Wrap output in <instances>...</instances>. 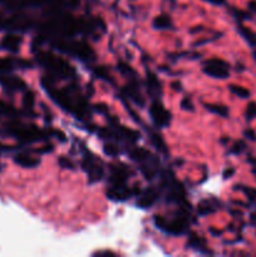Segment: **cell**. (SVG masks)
I'll return each instance as SVG.
<instances>
[{"label":"cell","instance_id":"obj_25","mask_svg":"<svg viewBox=\"0 0 256 257\" xmlns=\"http://www.w3.org/2000/svg\"><path fill=\"white\" fill-rule=\"evenodd\" d=\"M153 27H155L156 29H160V30L168 29V28L172 27V22H171V19L168 15L162 14L153 20Z\"/></svg>","mask_w":256,"mask_h":257},{"label":"cell","instance_id":"obj_1","mask_svg":"<svg viewBox=\"0 0 256 257\" xmlns=\"http://www.w3.org/2000/svg\"><path fill=\"white\" fill-rule=\"evenodd\" d=\"M95 28L89 22L82 19H74L67 14H58L45 24L43 28L47 35H53L55 38H67L79 33H89Z\"/></svg>","mask_w":256,"mask_h":257},{"label":"cell","instance_id":"obj_27","mask_svg":"<svg viewBox=\"0 0 256 257\" xmlns=\"http://www.w3.org/2000/svg\"><path fill=\"white\" fill-rule=\"evenodd\" d=\"M118 70L120 72V74H123L124 77L127 78H131L132 80H136V78H137V74H136L135 69H133L131 65H128L127 63H123V62H119L118 63Z\"/></svg>","mask_w":256,"mask_h":257},{"label":"cell","instance_id":"obj_5","mask_svg":"<svg viewBox=\"0 0 256 257\" xmlns=\"http://www.w3.org/2000/svg\"><path fill=\"white\" fill-rule=\"evenodd\" d=\"M5 127H7V132L10 136H13L23 143L37 142V141L44 140L45 136H47L43 131L38 130L35 125H24L17 120L9 122Z\"/></svg>","mask_w":256,"mask_h":257},{"label":"cell","instance_id":"obj_7","mask_svg":"<svg viewBox=\"0 0 256 257\" xmlns=\"http://www.w3.org/2000/svg\"><path fill=\"white\" fill-rule=\"evenodd\" d=\"M163 186H165L166 191H167V200L170 202L181 203L185 201V190H183V186L173 178V175L171 172L165 173Z\"/></svg>","mask_w":256,"mask_h":257},{"label":"cell","instance_id":"obj_34","mask_svg":"<svg viewBox=\"0 0 256 257\" xmlns=\"http://www.w3.org/2000/svg\"><path fill=\"white\" fill-rule=\"evenodd\" d=\"M256 117V103H250L246 109V118L247 119H252Z\"/></svg>","mask_w":256,"mask_h":257},{"label":"cell","instance_id":"obj_12","mask_svg":"<svg viewBox=\"0 0 256 257\" xmlns=\"http://www.w3.org/2000/svg\"><path fill=\"white\" fill-rule=\"evenodd\" d=\"M0 84L9 93L20 92V90H24L27 88V84H25L24 80L10 74L0 75Z\"/></svg>","mask_w":256,"mask_h":257},{"label":"cell","instance_id":"obj_15","mask_svg":"<svg viewBox=\"0 0 256 257\" xmlns=\"http://www.w3.org/2000/svg\"><path fill=\"white\" fill-rule=\"evenodd\" d=\"M123 94L127 98H130V99H132L133 102L137 105H140V107H143V105H145V99H143L142 94H141L140 85L137 84L136 80H132V82L128 83V84L123 88Z\"/></svg>","mask_w":256,"mask_h":257},{"label":"cell","instance_id":"obj_20","mask_svg":"<svg viewBox=\"0 0 256 257\" xmlns=\"http://www.w3.org/2000/svg\"><path fill=\"white\" fill-rule=\"evenodd\" d=\"M187 245L188 247L195 248V250L200 251L202 253H210V250H208L207 245H206V241L201 236L196 235V233H191Z\"/></svg>","mask_w":256,"mask_h":257},{"label":"cell","instance_id":"obj_42","mask_svg":"<svg viewBox=\"0 0 256 257\" xmlns=\"http://www.w3.org/2000/svg\"><path fill=\"white\" fill-rule=\"evenodd\" d=\"M203 2L211 3V4H215V5H221L225 3V0H203Z\"/></svg>","mask_w":256,"mask_h":257},{"label":"cell","instance_id":"obj_13","mask_svg":"<svg viewBox=\"0 0 256 257\" xmlns=\"http://www.w3.org/2000/svg\"><path fill=\"white\" fill-rule=\"evenodd\" d=\"M17 68H30V63L13 58H0V75L10 74Z\"/></svg>","mask_w":256,"mask_h":257},{"label":"cell","instance_id":"obj_40","mask_svg":"<svg viewBox=\"0 0 256 257\" xmlns=\"http://www.w3.org/2000/svg\"><path fill=\"white\" fill-rule=\"evenodd\" d=\"M233 173H235V170H233V168H230V170H226L225 172H223V177H225V178H230L231 176L233 175Z\"/></svg>","mask_w":256,"mask_h":257},{"label":"cell","instance_id":"obj_11","mask_svg":"<svg viewBox=\"0 0 256 257\" xmlns=\"http://www.w3.org/2000/svg\"><path fill=\"white\" fill-rule=\"evenodd\" d=\"M132 195L133 191H131L125 186V183H122V185H110L109 190L107 192V197L109 200L115 201V202H123V201L132 197Z\"/></svg>","mask_w":256,"mask_h":257},{"label":"cell","instance_id":"obj_26","mask_svg":"<svg viewBox=\"0 0 256 257\" xmlns=\"http://www.w3.org/2000/svg\"><path fill=\"white\" fill-rule=\"evenodd\" d=\"M238 32H240V34L242 35L243 39H245L248 44L252 45V47H256V34L252 30L247 29V28H245L243 25H238Z\"/></svg>","mask_w":256,"mask_h":257},{"label":"cell","instance_id":"obj_14","mask_svg":"<svg viewBox=\"0 0 256 257\" xmlns=\"http://www.w3.org/2000/svg\"><path fill=\"white\" fill-rule=\"evenodd\" d=\"M22 37L14 33H9L0 40V49L7 50L9 53H18L22 45Z\"/></svg>","mask_w":256,"mask_h":257},{"label":"cell","instance_id":"obj_44","mask_svg":"<svg viewBox=\"0 0 256 257\" xmlns=\"http://www.w3.org/2000/svg\"><path fill=\"white\" fill-rule=\"evenodd\" d=\"M5 29V19L0 18V30H4Z\"/></svg>","mask_w":256,"mask_h":257},{"label":"cell","instance_id":"obj_38","mask_svg":"<svg viewBox=\"0 0 256 257\" xmlns=\"http://www.w3.org/2000/svg\"><path fill=\"white\" fill-rule=\"evenodd\" d=\"M243 192L246 193V196L250 200H256V190H253V188H243Z\"/></svg>","mask_w":256,"mask_h":257},{"label":"cell","instance_id":"obj_21","mask_svg":"<svg viewBox=\"0 0 256 257\" xmlns=\"http://www.w3.org/2000/svg\"><path fill=\"white\" fill-rule=\"evenodd\" d=\"M60 2V0H10L9 5L12 8L22 7H38V5L52 4V3Z\"/></svg>","mask_w":256,"mask_h":257},{"label":"cell","instance_id":"obj_48","mask_svg":"<svg viewBox=\"0 0 256 257\" xmlns=\"http://www.w3.org/2000/svg\"><path fill=\"white\" fill-rule=\"evenodd\" d=\"M0 2H3V0H0Z\"/></svg>","mask_w":256,"mask_h":257},{"label":"cell","instance_id":"obj_33","mask_svg":"<svg viewBox=\"0 0 256 257\" xmlns=\"http://www.w3.org/2000/svg\"><path fill=\"white\" fill-rule=\"evenodd\" d=\"M104 153L107 156H110V157H115V156L119 155V148L117 147L115 145H113V143H107V145H104Z\"/></svg>","mask_w":256,"mask_h":257},{"label":"cell","instance_id":"obj_46","mask_svg":"<svg viewBox=\"0 0 256 257\" xmlns=\"http://www.w3.org/2000/svg\"><path fill=\"white\" fill-rule=\"evenodd\" d=\"M0 171H2V166H0Z\"/></svg>","mask_w":256,"mask_h":257},{"label":"cell","instance_id":"obj_37","mask_svg":"<svg viewBox=\"0 0 256 257\" xmlns=\"http://www.w3.org/2000/svg\"><path fill=\"white\" fill-rule=\"evenodd\" d=\"M243 148H245V145L242 142H236L233 145L232 150H231V153H235V155H238L240 152H242Z\"/></svg>","mask_w":256,"mask_h":257},{"label":"cell","instance_id":"obj_6","mask_svg":"<svg viewBox=\"0 0 256 257\" xmlns=\"http://www.w3.org/2000/svg\"><path fill=\"white\" fill-rule=\"evenodd\" d=\"M187 207H183V212L175 217L173 220H166L162 216H156L155 223L157 228L162 230L163 232L170 233L173 236H180L187 231L188 221H187Z\"/></svg>","mask_w":256,"mask_h":257},{"label":"cell","instance_id":"obj_35","mask_svg":"<svg viewBox=\"0 0 256 257\" xmlns=\"http://www.w3.org/2000/svg\"><path fill=\"white\" fill-rule=\"evenodd\" d=\"M58 163H59L60 167H63V168H68V170H73V168H74V165H73V163L70 162V161L68 160V158H65V157L59 158Z\"/></svg>","mask_w":256,"mask_h":257},{"label":"cell","instance_id":"obj_28","mask_svg":"<svg viewBox=\"0 0 256 257\" xmlns=\"http://www.w3.org/2000/svg\"><path fill=\"white\" fill-rule=\"evenodd\" d=\"M205 108L207 110H210L213 114H217L220 117H227L228 115V109L225 105H217V104H205Z\"/></svg>","mask_w":256,"mask_h":257},{"label":"cell","instance_id":"obj_43","mask_svg":"<svg viewBox=\"0 0 256 257\" xmlns=\"http://www.w3.org/2000/svg\"><path fill=\"white\" fill-rule=\"evenodd\" d=\"M7 151H10V148H8L7 146H3L2 143H0V153H2V152H7Z\"/></svg>","mask_w":256,"mask_h":257},{"label":"cell","instance_id":"obj_17","mask_svg":"<svg viewBox=\"0 0 256 257\" xmlns=\"http://www.w3.org/2000/svg\"><path fill=\"white\" fill-rule=\"evenodd\" d=\"M157 198V191H156L155 188H147L146 191H143V193L140 196V198H138L137 206L140 208H143V210H145V208H150L155 205Z\"/></svg>","mask_w":256,"mask_h":257},{"label":"cell","instance_id":"obj_45","mask_svg":"<svg viewBox=\"0 0 256 257\" xmlns=\"http://www.w3.org/2000/svg\"><path fill=\"white\" fill-rule=\"evenodd\" d=\"M253 57H255V59H256V50H255V52H253Z\"/></svg>","mask_w":256,"mask_h":257},{"label":"cell","instance_id":"obj_24","mask_svg":"<svg viewBox=\"0 0 256 257\" xmlns=\"http://www.w3.org/2000/svg\"><path fill=\"white\" fill-rule=\"evenodd\" d=\"M19 114L20 113L18 112L14 107H12V105L8 104V103L0 100V117H2V115H4V117L17 118V117H19Z\"/></svg>","mask_w":256,"mask_h":257},{"label":"cell","instance_id":"obj_41","mask_svg":"<svg viewBox=\"0 0 256 257\" xmlns=\"http://www.w3.org/2000/svg\"><path fill=\"white\" fill-rule=\"evenodd\" d=\"M245 136L247 138H250V140H255L256 141V136H255V133L252 132V131H245Z\"/></svg>","mask_w":256,"mask_h":257},{"label":"cell","instance_id":"obj_9","mask_svg":"<svg viewBox=\"0 0 256 257\" xmlns=\"http://www.w3.org/2000/svg\"><path fill=\"white\" fill-rule=\"evenodd\" d=\"M150 114L156 127H167L171 123V113L163 107L160 100H155L150 107Z\"/></svg>","mask_w":256,"mask_h":257},{"label":"cell","instance_id":"obj_18","mask_svg":"<svg viewBox=\"0 0 256 257\" xmlns=\"http://www.w3.org/2000/svg\"><path fill=\"white\" fill-rule=\"evenodd\" d=\"M146 82H147V89L148 93L152 95L153 98H160L162 94V87H161V82L158 80V78L156 77L155 73L147 70V74H146Z\"/></svg>","mask_w":256,"mask_h":257},{"label":"cell","instance_id":"obj_47","mask_svg":"<svg viewBox=\"0 0 256 257\" xmlns=\"http://www.w3.org/2000/svg\"><path fill=\"white\" fill-rule=\"evenodd\" d=\"M170 2H172V0H170Z\"/></svg>","mask_w":256,"mask_h":257},{"label":"cell","instance_id":"obj_29","mask_svg":"<svg viewBox=\"0 0 256 257\" xmlns=\"http://www.w3.org/2000/svg\"><path fill=\"white\" fill-rule=\"evenodd\" d=\"M213 211H215V206H213L210 201H203V202H201L197 207L198 215L201 216L208 215V213L213 212Z\"/></svg>","mask_w":256,"mask_h":257},{"label":"cell","instance_id":"obj_23","mask_svg":"<svg viewBox=\"0 0 256 257\" xmlns=\"http://www.w3.org/2000/svg\"><path fill=\"white\" fill-rule=\"evenodd\" d=\"M150 140H151V142H152V145L157 148L158 152L163 153V155H167L168 150H167V147H166L165 141H163V138L161 137L158 133L150 132Z\"/></svg>","mask_w":256,"mask_h":257},{"label":"cell","instance_id":"obj_32","mask_svg":"<svg viewBox=\"0 0 256 257\" xmlns=\"http://www.w3.org/2000/svg\"><path fill=\"white\" fill-rule=\"evenodd\" d=\"M94 75L97 78H99V79L102 80H105V82H110L112 83V78H110L109 73H108V70L105 69V68L103 67H97L94 69Z\"/></svg>","mask_w":256,"mask_h":257},{"label":"cell","instance_id":"obj_8","mask_svg":"<svg viewBox=\"0 0 256 257\" xmlns=\"http://www.w3.org/2000/svg\"><path fill=\"white\" fill-rule=\"evenodd\" d=\"M203 72L212 78L225 79V78L228 77V73H230V65L225 60L212 58V59H208L203 63Z\"/></svg>","mask_w":256,"mask_h":257},{"label":"cell","instance_id":"obj_3","mask_svg":"<svg viewBox=\"0 0 256 257\" xmlns=\"http://www.w3.org/2000/svg\"><path fill=\"white\" fill-rule=\"evenodd\" d=\"M53 48L59 50L60 53L72 57L78 58L83 62H92L94 60L95 54L92 48L84 42H78V40L67 39V38H57L52 42Z\"/></svg>","mask_w":256,"mask_h":257},{"label":"cell","instance_id":"obj_31","mask_svg":"<svg viewBox=\"0 0 256 257\" xmlns=\"http://www.w3.org/2000/svg\"><path fill=\"white\" fill-rule=\"evenodd\" d=\"M230 90L240 98H247L250 97V90L246 89L245 87H240V85H230Z\"/></svg>","mask_w":256,"mask_h":257},{"label":"cell","instance_id":"obj_16","mask_svg":"<svg viewBox=\"0 0 256 257\" xmlns=\"http://www.w3.org/2000/svg\"><path fill=\"white\" fill-rule=\"evenodd\" d=\"M128 178V170L123 165H115L110 168L109 182L110 185H122Z\"/></svg>","mask_w":256,"mask_h":257},{"label":"cell","instance_id":"obj_30","mask_svg":"<svg viewBox=\"0 0 256 257\" xmlns=\"http://www.w3.org/2000/svg\"><path fill=\"white\" fill-rule=\"evenodd\" d=\"M34 102H35L34 93L28 90V92L24 94V98H23V105H24V108L28 110V112H30V110L33 109V107H34Z\"/></svg>","mask_w":256,"mask_h":257},{"label":"cell","instance_id":"obj_19","mask_svg":"<svg viewBox=\"0 0 256 257\" xmlns=\"http://www.w3.org/2000/svg\"><path fill=\"white\" fill-rule=\"evenodd\" d=\"M14 162L19 165L20 167L24 168H34L39 165L40 161L38 158L33 157V156L28 155V153H18L14 157Z\"/></svg>","mask_w":256,"mask_h":257},{"label":"cell","instance_id":"obj_2","mask_svg":"<svg viewBox=\"0 0 256 257\" xmlns=\"http://www.w3.org/2000/svg\"><path fill=\"white\" fill-rule=\"evenodd\" d=\"M48 94L58 105L72 113L75 117L83 119L88 114V104L79 94L70 89H47Z\"/></svg>","mask_w":256,"mask_h":257},{"label":"cell","instance_id":"obj_10","mask_svg":"<svg viewBox=\"0 0 256 257\" xmlns=\"http://www.w3.org/2000/svg\"><path fill=\"white\" fill-rule=\"evenodd\" d=\"M82 166H83V170H84L85 173L88 175V178H89L90 183L98 182V181L103 177L102 166L94 160V157H93L89 152L85 153Z\"/></svg>","mask_w":256,"mask_h":257},{"label":"cell","instance_id":"obj_36","mask_svg":"<svg viewBox=\"0 0 256 257\" xmlns=\"http://www.w3.org/2000/svg\"><path fill=\"white\" fill-rule=\"evenodd\" d=\"M181 107H182L185 110H190V112H192L193 110V104L192 102H191L190 98H183V99L181 100Z\"/></svg>","mask_w":256,"mask_h":257},{"label":"cell","instance_id":"obj_22","mask_svg":"<svg viewBox=\"0 0 256 257\" xmlns=\"http://www.w3.org/2000/svg\"><path fill=\"white\" fill-rule=\"evenodd\" d=\"M130 156L133 161H136V162H138V163L146 162V161L150 160V158L152 157V155H151L147 150H145V148H141V147H136V148H133V150H131Z\"/></svg>","mask_w":256,"mask_h":257},{"label":"cell","instance_id":"obj_4","mask_svg":"<svg viewBox=\"0 0 256 257\" xmlns=\"http://www.w3.org/2000/svg\"><path fill=\"white\" fill-rule=\"evenodd\" d=\"M37 62L44 67L50 74L59 78H72L75 75V70L68 62L62 58L48 52H40L37 54Z\"/></svg>","mask_w":256,"mask_h":257},{"label":"cell","instance_id":"obj_39","mask_svg":"<svg viewBox=\"0 0 256 257\" xmlns=\"http://www.w3.org/2000/svg\"><path fill=\"white\" fill-rule=\"evenodd\" d=\"M94 109L97 110L98 113H102V114H107L108 113V107L104 104H95Z\"/></svg>","mask_w":256,"mask_h":257}]
</instances>
